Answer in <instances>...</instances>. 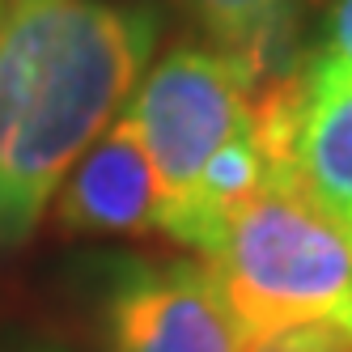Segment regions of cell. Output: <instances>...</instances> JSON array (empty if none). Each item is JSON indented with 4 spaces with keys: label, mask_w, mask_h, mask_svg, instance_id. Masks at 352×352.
Here are the masks:
<instances>
[{
    "label": "cell",
    "mask_w": 352,
    "mask_h": 352,
    "mask_svg": "<svg viewBox=\"0 0 352 352\" xmlns=\"http://www.w3.org/2000/svg\"><path fill=\"white\" fill-rule=\"evenodd\" d=\"M140 0H9L0 17V250L21 246L148 72Z\"/></svg>",
    "instance_id": "6da1fadb"
},
{
    "label": "cell",
    "mask_w": 352,
    "mask_h": 352,
    "mask_svg": "<svg viewBox=\"0 0 352 352\" xmlns=\"http://www.w3.org/2000/svg\"><path fill=\"white\" fill-rule=\"evenodd\" d=\"M204 263L246 348L293 327H340L352 336V238L285 162H276Z\"/></svg>",
    "instance_id": "7a4b0ae2"
},
{
    "label": "cell",
    "mask_w": 352,
    "mask_h": 352,
    "mask_svg": "<svg viewBox=\"0 0 352 352\" xmlns=\"http://www.w3.org/2000/svg\"><path fill=\"white\" fill-rule=\"evenodd\" d=\"M263 85L212 43H183L148 64L123 115L144 144L162 191L157 234H174L208 162L250 128Z\"/></svg>",
    "instance_id": "3957f363"
},
{
    "label": "cell",
    "mask_w": 352,
    "mask_h": 352,
    "mask_svg": "<svg viewBox=\"0 0 352 352\" xmlns=\"http://www.w3.org/2000/svg\"><path fill=\"white\" fill-rule=\"evenodd\" d=\"M107 352H242V331L204 259L123 263L102 301Z\"/></svg>",
    "instance_id": "277c9868"
},
{
    "label": "cell",
    "mask_w": 352,
    "mask_h": 352,
    "mask_svg": "<svg viewBox=\"0 0 352 352\" xmlns=\"http://www.w3.org/2000/svg\"><path fill=\"white\" fill-rule=\"evenodd\" d=\"M259 119L289 174L352 238V77L293 68L259 94Z\"/></svg>",
    "instance_id": "5b68a950"
},
{
    "label": "cell",
    "mask_w": 352,
    "mask_h": 352,
    "mask_svg": "<svg viewBox=\"0 0 352 352\" xmlns=\"http://www.w3.org/2000/svg\"><path fill=\"white\" fill-rule=\"evenodd\" d=\"M56 225L85 238H136L157 230L162 191L144 144L128 115H115L52 199Z\"/></svg>",
    "instance_id": "8992f818"
},
{
    "label": "cell",
    "mask_w": 352,
    "mask_h": 352,
    "mask_svg": "<svg viewBox=\"0 0 352 352\" xmlns=\"http://www.w3.org/2000/svg\"><path fill=\"white\" fill-rule=\"evenodd\" d=\"M183 9L263 89L293 72L301 0H183Z\"/></svg>",
    "instance_id": "52a82bcc"
},
{
    "label": "cell",
    "mask_w": 352,
    "mask_h": 352,
    "mask_svg": "<svg viewBox=\"0 0 352 352\" xmlns=\"http://www.w3.org/2000/svg\"><path fill=\"white\" fill-rule=\"evenodd\" d=\"M293 68L322 72V77H352V0H331L310 52Z\"/></svg>",
    "instance_id": "ba28073f"
},
{
    "label": "cell",
    "mask_w": 352,
    "mask_h": 352,
    "mask_svg": "<svg viewBox=\"0 0 352 352\" xmlns=\"http://www.w3.org/2000/svg\"><path fill=\"white\" fill-rule=\"evenodd\" d=\"M242 352H352V336L340 327H293V331L267 336Z\"/></svg>",
    "instance_id": "9c48e42d"
},
{
    "label": "cell",
    "mask_w": 352,
    "mask_h": 352,
    "mask_svg": "<svg viewBox=\"0 0 352 352\" xmlns=\"http://www.w3.org/2000/svg\"><path fill=\"white\" fill-rule=\"evenodd\" d=\"M5 5H9V0H0V17H5Z\"/></svg>",
    "instance_id": "30bf717a"
}]
</instances>
